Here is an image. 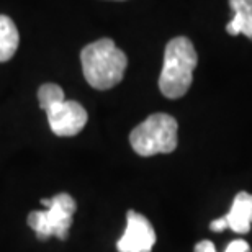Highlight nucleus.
<instances>
[{"label":"nucleus","instance_id":"5","mask_svg":"<svg viewBox=\"0 0 252 252\" xmlns=\"http://www.w3.org/2000/svg\"><path fill=\"white\" fill-rule=\"evenodd\" d=\"M49 128L56 136L69 138L79 134L87 123V112L74 100H63L46 110Z\"/></svg>","mask_w":252,"mask_h":252},{"label":"nucleus","instance_id":"7","mask_svg":"<svg viewBox=\"0 0 252 252\" xmlns=\"http://www.w3.org/2000/svg\"><path fill=\"white\" fill-rule=\"evenodd\" d=\"M224 218L228 221V228L234 233L248 234L252 224V195L248 191H239Z\"/></svg>","mask_w":252,"mask_h":252},{"label":"nucleus","instance_id":"12","mask_svg":"<svg viewBox=\"0 0 252 252\" xmlns=\"http://www.w3.org/2000/svg\"><path fill=\"white\" fill-rule=\"evenodd\" d=\"M224 252H251V246L244 239H236L231 241L228 248L224 249Z\"/></svg>","mask_w":252,"mask_h":252},{"label":"nucleus","instance_id":"8","mask_svg":"<svg viewBox=\"0 0 252 252\" xmlns=\"http://www.w3.org/2000/svg\"><path fill=\"white\" fill-rule=\"evenodd\" d=\"M18 30L13 20L7 15H0V63H7L13 58L18 48Z\"/></svg>","mask_w":252,"mask_h":252},{"label":"nucleus","instance_id":"9","mask_svg":"<svg viewBox=\"0 0 252 252\" xmlns=\"http://www.w3.org/2000/svg\"><path fill=\"white\" fill-rule=\"evenodd\" d=\"M64 98V90L59 87L58 84H43L38 89V102L44 112L51 107V105L63 102Z\"/></svg>","mask_w":252,"mask_h":252},{"label":"nucleus","instance_id":"1","mask_svg":"<svg viewBox=\"0 0 252 252\" xmlns=\"http://www.w3.org/2000/svg\"><path fill=\"white\" fill-rule=\"evenodd\" d=\"M82 72L90 87L108 90L122 82L128 58L113 39L102 38L87 44L80 53Z\"/></svg>","mask_w":252,"mask_h":252},{"label":"nucleus","instance_id":"4","mask_svg":"<svg viewBox=\"0 0 252 252\" xmlns=\"http://www.w3.org/2000/svg\"><path fill=\"white\" fill-rule=\"evenodd\" d=\"M44 211H32L28 215V224L36 238L41 241L56 236L58 239L65 241L69 229L72 226V216L77 210V203L69 193H58L53 198H43Z\"/></svg>","mask_w":252,"mask_h":252},{"label":"nucleus","instance_id":"14","mask_svg":"<svg viewBox=\"0 0 252 252\" xmlns=\"http://www.w3.org/2000/svg\"><path fill=\"white\" fill-rule=\"evenodd\" d=\"M195 252H216L215 244L211 241H200L198 244L195 246Z\"/></svg>","mask_w":252,"mask_h":252},{"label":"nucleus","instance_id":"2","mask_svg":"<svg viewBox=\"0 0 252 252\" xmlns=\"http://www.w3.org/2000/svg\"><path fill=\"white\" fill-rule=\"evenodd\" d=\"M198 64L193 43L185 36L170 39L164 51V65L159 75V89L164 97L180 98L193 82V70Z\"/></svg>","mask_w":252,"mask_h":252},{"label":"nucleus","instance_id":"13","mask_svg":"<svg viewBox=\"0 0 252 252\" xmlns=\"http://www.w3.org/2000/svg\"><path fill=\"white\" fill-rule=\"evenodd\" d=\"M226 228H228V221H226V218L223 216V218H218L215 221H211L210 223V229L215 231V233H221V231H224Z\"/></svg>","mask_w":252,"mask_h":252},{"label":"nucleus","instance_id":"3","mask_svg":"<svg viewBox=\"0 0 252 252\" xmlns=\"http://www.w3.org/2000/svg\"><path fill=\"white\" fill-rule=\"evenodd\" d=\"M177 120L167 113H154L129 133L131 148L136 154L149 158L169 154L177 148Z\"/></svg>","mask_w":252,"mask_h":252},{"label":"nucleus","instance_id":"10","mask_svg":"<svg viewBox=\"0 0 252 252\" xmlns=\"http://www.w3.org/2000/svg\"><path fill=\"white\" fill-rule=\"evenodd\" d=\"M226 32L233 36L244 34L252 39V15L251 13H234L233 20L226 25Z\"/></svg>","mask_w":252,"mask_h":252},{"label":"nucleus","instance_id":"6","mask_svg":"<svg viewBox=\"0 0 252 252\" xmlns=\"http://www.w3.org/2000/svg\"><path fill=\"white\" fill-rule=\"evenodd\" d=\"M156 244V231L146 216L129 210L126 213V229L118 239V252H151Z\"/></svg>","mask_w":252,"mask_h":252},{"label":"nucleus","instance_id":"11","mask_svg":"<svg viewBox=\"0 0 252 252\" xmlns=\"http://www.w3.org/2000/svg\"><path fill=\"white\" fill-rule=\"evenodd\" d=\"M229 7L234 13L252 15V0H229Z\"/></svg>","mask_w":252,"mask_h":252}]
</instances>
